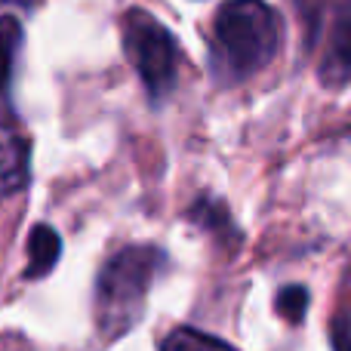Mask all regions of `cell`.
Instances as JSON below:
<instances>
[{"label":"cell","mask_w":351,"mask_h":351,"mask_svg":"<svg viewBox=\"0 0 351 351\" xmlns=\"http://www.w3.org/2000/svg\"><path fill=\"white\" fill-rule=\"evenodd\" d=\"M280 43L284 25L265 0H228L213 19V77L222 86L243 84L271 65Z\"/></svg>","instance_id":"obj_1"},{"label":"cell","mask_w":351,"mask_h":351,"mask_svg":"<svg viewBox=\"0 0 351 351\" xmlns=\"http://www.w3.org/2000/svg\"><path fill=\"white\" fill-rule=\"evenodd\" d=\"M164 253L158 247H123L102 265L96 280V327L105 339L130 333L145 315V302Z\"/></svg>","instance_id":"obj_2"},{"label":"cell","mask_w":351,"mask_h":351,"mask_svg":"<svg viewBox=\"0 0 351 351\" xmlns=\"http://www.w3.org/2000/svg\"><path fill=\"white\" fill-rule=\"evenodd\" d=\"M123 53L136 68L152 102H164L179 77V43L148 10H130L121 22Z\"/></svg>","instance_id":"obj_3"},{"label":"cell","mask_w":351,"mask_h":351,"mask_svg":"<svg viewBox=\"0 0 351 351\" xmlns=\"http://www.w3.org/2000/svg\"><path fill=\"white\" fill-rule=\"evenodd\" d=\"M317 74H321V84L333 86V90L351 84V0H342L336 6Z\"/></svg>","instance_id":"obj_4"},{"label":"cell","mask_w":351,"mask_h":351,"mask_svg":"<svg viewBox=\"0 0 351 351\" xmlns=\"http://www.w3.org/2000/svg\"><path fill=\"white\" fill-rule=\"evenodd\" d=\"M31 176V142L12 121L0 123V204L16 197Z\"/></svg>","instance_id":"obj_5"},{"label":"cell","mask_w":351,"mask_h":351,"mask_svg":"<svg viewBox=\"0 0 351 351\" xmlns=\"http://www.w3.org/2000/svg\"><path fill=\"white\" fill-rule=\"evenodd\" d=\"M59 253H62V241L49 225H34L28 234V265H25V278L34 280V278H43L56 268L59 262Z\"/></svg>","instance_id":"obj_6"},{"label":"cell","mask_w":351,"mask_h":351,"mask_svg":"<svg viewBox=\"0 0 351 351\" xmlns=\"http://www.w3.org/2000/svg\"><path fill=\"white\" fill-rule=\"evenodd\" d=\"M19 47H22V25H19V19L0 16V102H3L6 90H10Z\"/></svg>","instance_id":"obj_7"},{"label":"cell","mask_w":351,"mask_h":351,"mask_svg":"<svg viewBox=\"0 0 351 351\" xmlns=\"http://www.w3.org/2000/svg\"><path fill=\"white\" fill-rule=\"evenodd\" d=\"M160 351H237V348L228 346L225 339H216V336H210V333H200V330H191V327H179L164 339Z\"/></svg>","instance_id":"obj_8"},{"label":"cell","mask_w":351,"mask_h":351,"mask_svg":"<svg viewBox=\"0 0 351 351\" xmlns=\"http://www.w3.org/2000/svg\"><path fill=\"white\" fill-rule=\"evenodd\" d=\"M188 219H194L197 225H204L206 231H225V234L231 237V241H237V228L231 225V216L228 210H225L219 200H210V197H200L197 204L188 210Z\"/></svg>","instance_id":"obj_9"},{"label":"cell","mask_w":351,"mask_h":351,"mask_svg":"<svg viewBox=\"0 0 351 351\" xmlns=\"http://www.w3.org/2000/svg\"><path fill=\"white\" fill-rule=\"evenodd\" d=\"M305 302H308V293H305L302 287H287L278 296V311L287 321L296 324V321H302V315H305Z\"/></svg>","instance_id":"obj_10"}]
</instances>
